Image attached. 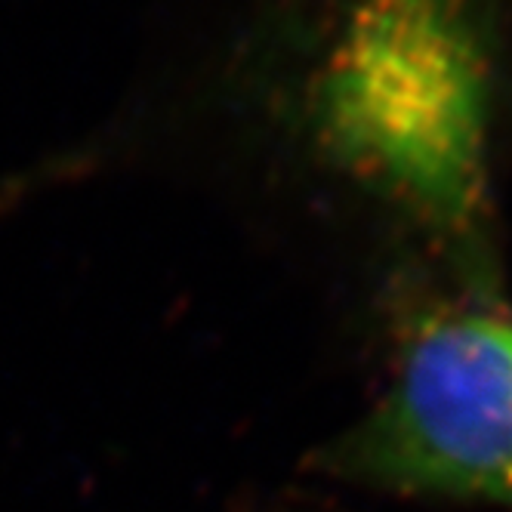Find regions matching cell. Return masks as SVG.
<instances>
[{"instance_id": "7a4b0ae2", "label": "cell", "mask_w": 512, "mask_h": 512, "mask_svg": "<svg viewBox=\"0 0 512 512\" xmlns=\"http://www.w3.org/2000/svg\"><path fill=\"white\" fill-rule=\"evenodd\" d=\"M349 460L380 485L512 506V321L426 327Z\"/></svg>"}, {"instance_id": "6da1fadb", "label": "cell", "mask_w": 512, "mask_h": 512, "mask_svg": "<svg viewBox=\"0 0 512 512\" xmlns=\"http://www.w3.org/2000/svg\"><path fill=\"white\" fill-rule=\"evenodd\" d=\"M337 149L435 219L469 216L482 161V71L451 0H368L327 78Z\"/></svg>"}]
</instances>
